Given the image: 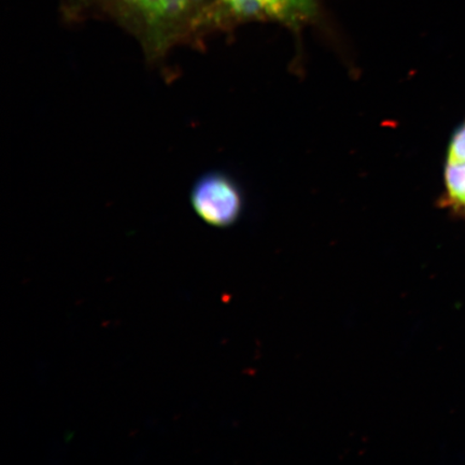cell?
Instances as JSON below:
<instances>
[{"instance_id": "7a4b0ae2", "label": "cell", "mask_w": 465, "mask_h": 465, "mask_svg": "<svg viewBox=\"0 0 465 465\" xmlns=\"http://www.w3.org/2000/svg\"><path fill=\"white\" fill-rule=\"evenodd\" d=\"M190 203L203 223L226 228L241 217L243 195L240 185L229 174L209 172L192 185Z\"/></svg>"}, {"instance_id": "3957f363", "label": "cell", "mask_w": 465, "mask_h": 465, "mask_svg": "<svg viewBox=\"0 0 465 465\" xmlns=\"http://www.w3.org/2000/svg\"><path fill=\"white\" fill-rule=\"evenodd\" d=\"M223 9L234 17H266L295 25L316 10V0H221Z\"/></svg>"}, {"instance_id": "5b68a950", "label": "cell", "mask_w": 465, "mask_h": 465, "mask_svg": "<svg viewBox=\"0 0 465 465\" xmlns=\"http://www.w3.org/2000/svg\"><path fill=\"white\" fill-rule=\"evenodd\" d=\"M447 161H465V122L459 127L451 138Z\"/></svg>"}, {"instance_id": "6da1fadb", "label": "cell", "mask_w": 465, "mask_h": 465, "mask_svg": "<svg viewBox=\"0 0 465 465\" xmlns=\"http://www.w3.org/2000/svg\"><path fill=\"white\" fill-rule=\"evenodd\" d=\"M124 26L151 64H161L177 45L193 38L208 14L205 0H84Z\"/></svg>"}, {"instance_id": "277c9868", "label": "cell", "mask_w": 465, "mask_h": 465, "mask_svg": "<svg viewBox=\"0 0 465 465\" xmlns=\"http://www.w3.org/2000/svg\"><path fill=\"white\" fill-rule=\"evenodd\" d=\"M445 187L449 206L458 213H465V161H447Z\"/></svg>"}]
</instances>
